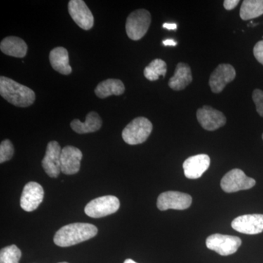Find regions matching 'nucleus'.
Listing matches in <instances>:
<instances>
[{
	"instance_id": "obj_31",
	"label": "nucleus",
	"mask_w": 263,
	"mask_h": 263,
	"mask_svg": "<svg viewBox=\"0 0 263 263\" xmlns=\"http://www.w3.org/2000/svg\"><path fill=\"white\" fill-rule=\"evenodd\" d=\"M124 263H138V262H135V261L133 260V259H126L125 261H124Z\"/></svg>"
},
{
	"instance_id": "obj_12",
	"label": "nucleus",
	"mask_w": 263,
	"mask_h": 263,
	"mask_svg": "<svg viewBox=\"0 0 263 263\" xmlns=\"http://www.w3.org/2000/svg\"><path fill=\"white\" fill-rule=\"evenodd\" d=\"M44 198V190L36 182H29L24 186L21 197L20 205L26 212H31L37 209Z\"/></svg>"
},
{
	"instance_id": "obj_33",
	"label": "nucleus",
	"mask_w": 263,
	"mask_h": 263,
	"mask_svg": "<svg viewBox=\"0 0 263 263\" xmlns=\"http://www.w3.org/2000/svg\"><path fill=\"white\" fill-rule=\"evenodd\" d=\"M262 140H263V134H262Z\"/></svg>"
},
{
	"instance_id": "obj_6",
	"label": "nucleus",
	"mask_w": 263,
	"mask_h": 263,
	"mask_svg": "<svg viewBox=\"0 0 263 263\" xmlns=\"http://www.w3.org/2000/svg\"><path fill=\"white\" fill-rule=\"evenodd\" d=\"M205 243L210 250L214 251L221 256H228L238 251L242 240L238 236L216 233L208 237Z\"/></svg>"
},
{
	"instance_id": "obj_17",
	"label": "nucleus",
	"mask_w": 263,
	"mask_h": 263,
	"mask_svg": "<svg viewBox=\"0 0 263 263\" xmlns=\"http://www.w3.org/2000/svg\"><path fill=\"white\" fill-rule=\"evenodd\" d=\"M193 81V75L190 66L183 62L176 65L174 76L170 79L168 86L175 91H181L187 87Z\"/></svg>"
},
{
	"instance_id": "obj_30",
	"label": "nucleus",
	"mask_w": 263,
	"mask_h": 263,
	"mask_svg": "<svg viewBox=\"0 0 263 263\" xmlns=\"http://www.w3.org/2000/svg\"><path fill=\"white\" fill-rule=\"evenodd\" d=\"M162 43L165 46H176L177 45V43L172 39L164 40V41H162Z\"/></svg>"
},
{
	"instance_id": "obj_2",
	"label": "nucleus",
	"mask_w": 263,
	"mask_h": 263,
	"mask_svg": "<svg viewBox=\"0 0 263 263\" xmlns=\"http://www.w3.org/2000/svg\"><path fill=\"white\" fill-rule=\"evenodd\" d=\"M0 94L8 103L21 108L30 106L36 97L30 88L5 76L0 77Z\"/></svg>"
},
{
	"instance_id": "obj_22",
	"label": "nucleus",
	"mask_w": 263,
	"mask_h": 263,
	"mask_svg": "<svg viewBox=\"0 0 263 263\" xmlns=\"http://www.w3.org/2000/svg\"><path fill=\"white\" fill-rule=\"evenodd\" d=\"M263 14V0H245L240 9V17L247 21Z\"/></svg>"
},
{
	"instance_id": "obj_10",
	"label": "nucleus",
	"mask_w": 263,
	"mask_h": 263,
	"mask_svg": "<svg viewBox=\"0 0 263 263\" xmlns=\"http://www.w3.org/2000/svg\"><path fill=\"white\" fill-rule=\"evenodd\" d=\"M68 11L76 24L84 30H89L94 26V16L83 0H70Z\"/></svg>"
},
{
	"instance_id": "obj_21",
	"label": "nucleus",
	"mask_w": 263,
	"mask_h": 263,
	"mask_svg": "<svg viewBox=\"0 0 263 263\" xmlns=\"http://www.w3.org/2000/svg\"><path fill=\"white\" fill-rule=\"evenodd\" d=\"M125 86L119 79H109L102 81L95 88V92L98 98L105 99L111 95L119 96L124 94Z\"/></svg>"
},
{
	"instance_id": "obj_24",
	"label": "nucleus",
	"mask_w": 263,
	"mask_h": 263,
	"mask_svg": "<svg viewBox=\"0 0 263 263\" xmlns=\"http://www.w3.org/2000/svg\"><path fill=\"white\" fill-rule=\"evenodd\" d=\"M22 252L15 245H10L1 249L0 263H19Z\"/></svg>"
},
{
	"instance_id": "obj_3",
	"label": "nucleus",
	"mask_w": 263,
	"mask_h": 263,
	"mask_svg": "<svg viewBox=\"0 0 263 263\" xmlns=\"http://www.w3.org/2000/svg\"><path fill=\"white\" fill-rule=\"evenodd\" d=\"M153 129L152 123L145 117L133 119L122 131V138L129 145H138L148 139Z\"/></svg>"
},
{
	"instance_id": "obj_23",
	"label": "nucleus",
	"mask_w": 263,
	"mask_h": 263,
	"mask_svg": "<svg viewBox=\"0 0 263 263\" xmlns=\"http://www.w3.org/2000/svg\"><path fill=\"white\" fill-rule=\"evenodd\" d=\"M167 72V64L160 59H156L151 62L143 71L145 77L150 81H157L160 76L164 77Z\"/></svg>"
},
{
	"instance_id": "obj_7",
	"label": "nucleus",
	"mask_w": 263,
	"mask_h": 263,
	"mask_svg": "<svg viewBox=\"0 0 263 263\" xmlns=\"http://www.w3.org/2000/svg\"><path fill=\"white\" fill-rule=\"evenodd\" d=\"M255 184V180L248 177L243 171L238 168L229 171L221 181V187L227 193L249 190L254 187Z\"/></svg>"
},
{
	"instance_id": "obj_5",
	"label": "nucleus",
	"mask_w": 263,
	"mask_h": 263,
	"mask_svg": "<svg viewBox=\"0 0 263 263\" xmlns=\"http://www.w3.org/2000/svg\"><path fill=\"white\" fill-rule=\"evenodd\" d=\"M120 202L117 197L106 195L90 201L84 209L85 214L91 218H101L110 215L119 210Z\"/></svg>"
},
{
	"instance_id": "obj_28",
	"label": "nucleus",
	"mask_w": 263,
	"mask_h": 263,
	"mask_svg": "<svg viewBox=\"0 0 263 263\" xmlns=\"http://www.w3.org/2000/svg\"><path fill=\"white\" fill-rule=\"evenodd\" d=\"M239 3V0H226L224 2V8L228 10H233L238 6Z\"/></svg>"
},
{
	"instance_id": "obj_18",
	"label": "nucleus",
	"mask_w": 263,
	"mask_h": 263,
	"mask_svg": "<svg viewBox=\"0 0 263 263\" xmlns=\"http://www.w3.org/2000/svg\"><path fill=\"white\" fill-rule=\"evenodd\" d=\"M0 49L3 53L8 56L23 58L27 55L28 47L27 43L22 38L10 36L2 41Z\"/></svg>"
},
{
	"instance_id": "obj_14",
	"label": "nucleus",
	"mask_w": 263,
	"mask_h": 263,
	"mask_svg": "<svg viewBox=\"0 0 263 263\" xmlns=\"http://www.w3.org/2000/svg\"><path fill=\"white\" fill-rule=\"evenodd\" d=\"M62 148L58 142L51 141L48 143L46 155L43 159L42 165L48 176L51 178H57L61 172Z\"/></svg>"
},
{
	"instance_id": "obj_16",
	"label": "nucleus",
	"mask_w": 263,
	"mask_h": 263,
	"mask_svg": "<svg viewBox=\"0 0 263 263\" xmlns=\"http://www.w3.org/2000/svg\"><path fill=\"white\" fill-rule=\"evenodd\" d=\"M210 162V157L207 155L202 154L189 157L183 164L185 176L189 179H199L209 169Z\"/></svg>"
},
{
	"instance_id": "obj_9",
	"label": "nucleus",
	"mask_w": 263,
	"mask_h": 263,
	"mask_svg": "<svg viewBox=\"0 0 263 263\" xmlns=\"http://www.w3.org/2000/svg\"><path fill=\"white\" fill-rule=\"evenodd\" d=\"M197 121L201 127L208 131H214L226 125L227 119L224 114L216 109L204 105L197 110Z\"/></svg>"
},
{
	"instance_id": "obj_8",
	"label": "nucleus",
	"mask_w": 263,
	"mask_h": 263,
	"mask_svg": "<svg viewBox=\"0 0 263 263\" xmlns=\"http://www.w3.org/2000/svg\"><path fill=\"white\" fill-rule=\"evenodd\" d=\"M192 202L193 198L188 194L167 191L159 195L157 206L160 211H166L168 209L186 210L192 205Z\"/></svg>"
},
{
	"instance_id": "obj_13",
	"label": "nucleus",
	"mask_w": 263,
	"mask_h": 263,
	"mask_svg": "<svg viewBox=\"0 0 263 263\" xmlns=\"http://www.w3.org/2000/svg\"><path fill=\"white\" fill-rule=\"evenodd\" d=\"M232 228L240 233L256 235L263 232V214H246L232 221Z\"/></svg>"
},
{
	"instance_id": "obj_1",
	"label": "nucleus",
	"mask_w": 263,
	"mask_h": 263,
	"mask_svg": "<svg viewBox=\"0 0 263 263\" xmlns=\"http://www.w3.org/2000/svg\"><path fill=\"white\" fill-rule=\"evenodd\" d=\"M98 231L97 227L89 223H73L59 230L53 241L59 247H71L94 238Z\"/></svg>"
},
{
	"instance_id": "obj_4",
	"label": "nucleus",
	"mask_w": 263,
	"mask_h": 263,
	"mask_svg": "<svg viewBox=\"0 0 263 263\" xmlns=\"http://www.w3.org/2000/svg\"><path fill=\"white\" fill-rule=\"evenodd\" d=\"M152 16L145 9H138L131 13L126 22V32L133 41H139L144 37L149 28Z\"/></svg>"
},
{
	"instance_id": "obj_20",
	"label": "nucleus",
	"mask_w": 263,
	"mask_h": 263,
	"mask_svg": "<svg viewBox=\"0 0 263 263\" xmlns=\"http://www.w3.org/2000/svg\"><path fill=\"white\" fill-rule=\"evenodd\" d=\"M102 124L103 122L98 114L91 111L86 116L85 122H81L79 119H74L70 123V127L72 130L79 134H86L99 130L101 128Z\"/></svg>"
},
{
	"instance_id": "obj_29",
	"label": "nucleus",
	"mask_w": 263,
	"mask_h": 263,
	"mask_svg": "<svg viewBox=\"0 0 263 263\" xmlns=\"http://www.w3.org/2000/svg\"><path fill=\"white\" fill-rule=\"evenodd\" d=\"M162 27L164 29H168V30H176L177 29V25L175 23H164Z\"/></svg>"
},
{
	"instance_id": "obj_11",
	"label": "nucleus",
	"mask_w": 263,
	"mask_h": 263,
	"mask_svg": "<svg viewBox=\"0 0 263 263\" xmlns=\"http://www.w3.org/2000/svg\"><path fill=\"white\" fill-rule=\"evenodd\" d=\"M236 71L230 64H220L212 72L209 79V85L212 92L220 93L226 85L234 80Z\"/></svg>"
},
{
	"instance_id": "obj_26",
	"label": "nucleus",
	"mask_w": 263,
	"mask_h": 263,
	"mask_svg": "<svg viewBox=\"0 0 263 263\" xmlns=\"http://www.w3.org/2000/svg\"><path fill=\"white\" fill-rule=\"evenodd\" d=\"M252 99L256 105V110L261 117H263V91L254 89L252 93Z\"/></svg>"
},
{
	"instance_id": "obj_27",
	"label": "nucleus",
	"mask_w": 263,
	"mask_h": 263,
	"mask_svg": "<svg viewBox=\"0 0 263 263\" xmlns=\"http://www.w3.org/2000/svg\"><path fill=\"white\" fill-rule=\"evenodd\" d=\"M253 53L256 60L263 65V41L256 43L254 47Z\"/></svg>"
},
{
	"instance_id": "obj_25",
	"label": "nucleus",
	"mask_w": 263,
	"mask_h": 263,
	"mask_svg": "<svg viewBox=\"0 0 263 263\" xmlns=\"http://www.w3.org/2000/svg\"><path fill=\"white\" fill-rule=\"evenodd\" d=\"M14 155V147L10 140L6 139L0 144V163L10 160Z\"/></svg>"
},
{
	"instance_id": "obj_15",
	"label": "nucleus",
	"mask_w": 263,
	"mask_h": 263,
	"mask_svg": "<svg viewBox=\"0 0 263 263\" xmlns=\"http://www.w3.org/2000/svg\"><path fill=\"white\" fill-rule=\"evenodd\" d=\"M83 154L80 149L72 146L62 148L60 163L61 172L65 175H74L80 171Z\"/></svg>"
},
{
	"instance_id": "obj_32",
	"label": "nucleus",
	"mask_w": 263,
	"mask_h": 263,
	"mask_svg": "<svg viewBox=\"0 0 263 263\" xmlns=\"http://www.w3.org/2000/svg\"><path fill=\"white\" fill-rule=\"evenodd\" d=\"M59 263H68V262H59Z\"/></svg>"
},
{
	"instance_id": "obj_19",
	"label": "nucleus",
	"mask_w": 263,
	"mask_h": 263,
	"mask_svg": "<svg viewBox=\"0 0 263 263\" xmlns=\"http://www.w3.org/2000/svg\"><path fill=\"white\" fill-rule=\"evenodd\" d=\"M50 63L53 70L62 75H70L72 67L69 64L68 51L63 47H57L51 50L49 53Z\"/></svg>"
}]
</instances>
